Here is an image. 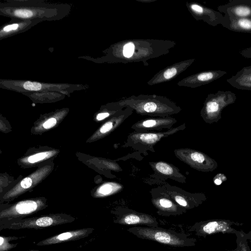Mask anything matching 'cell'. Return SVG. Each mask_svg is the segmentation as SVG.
<instances>
[{
    "instance_id": "14",
    "label": "cell",
    "mask_w": 251,
    "mask_h": 251,
    "mask_svg": "<svg viewBox=\"0 0 251 251\" xmlns=\"http://www.w3.org/2000/svg\"><path fill=\"white\" fill-rule=\"evenodd\" d=\"M94 230L93 228L87 227L66 231L44 239L36 245L48 246L79 240L88 236Z\"/></svg>"
},
{
    "instance_id": "5",
    "label": "cell",
    "mask_w": 251,
    "mask_h": 251,
    "mask_svg": "<svg viewBox=\"0 0 251 251\" xmlns=\"http://www.w3.org/2000/svg\"><path fill=\"white\" fill-rule=\"evenodd\" d=\"M121 106H128L141 115L154 117H169L177 114L181 109L175 104L166 100L157 99L137 100L123 101Z\"/></svg>"
},
{
    "instance_id": "34",
    "label": "cell",
    "mask_w": 251,
    "mask_h": 251,
    "mask_svg": "<svg viewBox=\"0 0 251 251\" xmlns=\"http://www.w3.org/2000/svg\"><path fill=\"white\" fill-rule=\"evenodd\" d=\"M41 251L35 250H28V251Z\"/></svg>"
},
{
    "instance_id": "19",
    "label": "cell",
    "mask_w": 251,
    "mask_h": 251,
    "mask_svg": "<svg viewBox=\"0 0 251 251\" xmlns=\"http://www.w3.org/2000/svg\"><path fill=\"white\" fill-rule=\"evenodd\" d=\"M237 247L233 250H226V251H251L248 240L250 238V232L246 233L242 230H237L235 233Z\"/></svg>"
},
{
    "instance_id": "16",
    "label": "cell",
    "mask_w": 251,
    "mask_h": 251,
    "mask_svg": "<svg viewBox=\"0 0 251 251\" xmlns=\"http://www.w3.org/2000/svg\"><path fill=\"white\" fill-rule=\"evenodd\" d=\"M226 81L237 89L251 90V65L243 67Z\"/></svg>"
},
{
    "instance_id": "15",
    "label": "cell",
    "mask_w": 251,
    "mask_h": 251,
    "mask_svg": "<svg viewBox=\"0 0 251 251\" xmlns=\"http://www.w3.org/2000/svg\"><path fill=\"white\" fill-rule=\"evenodd\" d=\"M218 10L231 19L251 18V4L241 3L239 0H230L219 6Z\"/></svg>"
},
{
    "instance_id": "32",
    "label": "cell",
    "mask_w": 251,
    "mask_h": 251,
    "mask_svg": "<svg viewBox=\"0 0 251 251\" xmlns=\"http://www.w3.org/2000/svg\"><path fill=\"white\" fill-rule=\"evenodd\" d=\"M18 25L16 24H15L10 25H8L7 26H6L5 27H4L3 28V30L5 31H10L11 30L16 29H17L18 28Z\"/></svg>"
},
{
    "instance_id": "23",
    "label": "cell",
    "mask_w": 251,
    "mask_h": 251,
    "mask_svg": "<svg viewBox=\"0 0 251 251\" xmlns=\"http://www.w3.org/2000/svg\"><path fill=\"white\" fill-rule=\"evenodd\" d=\"M134 45L132 43L126 44L123 49V54L126 57H130L133 54L134 50Z\"/></svg>"
},
{
    "instance_id": "4",
    "label": "cell",
    "mask_w": 251,
    "mask_h": 251,
    "mask_svg": "<svg viewBox=\"0 0 251 251\" xmlns=\"http://www.w3.org/2000/svg\"><path fill=\"white\" fill-rule=\"evenodd\" d=\"M236 99V94L229 90H219L216 93L210 94L204 102L201 116L207 124L216 123L221 119L223 110L234 103Z\"/></svg>"
},
{
    "instance_id": "1",
    "label": "cell",
    "mask_w": 251,
    "mask_h": 251,
    "mask_svg": "<svg viewBox=\"0 0 251 251\" xmlns=\"http://www.w3.org/2000/svg\"><path fill=\"white\" fill-rule=\"evenodd\" d=\"M127 231L136 237L174 247H190L196 245L197 240L184 233L158 227L133 226Z\"/></svg>"
},
{
    "instance_id": "6",
    "label": "cell",
    "mask_w": 251,
    "mask_h": 251,
    "mask_svg": "<svg viewBox=\"0 0 251 251\" xmlns=\"http://www.w3.org/2000/svg\"><path fill=\"white\" fill-rule=\"evenodd\" d=\"M152 188L156 191L167 196L186 210L199 206L207 199L203 193H192L176 186L170 185L165 181Z\"/></svg>"
},
{
    "instance_id": "2",
    "label": "cell",
    "mask_w": 251,
    "mask_h": 251,
    "mask_svg": "<svg viewBox=\"0 0 251 251\" xmlns=\"http://www.w3.org/2000/svg\"><path fill=\"white\" fill-rule=\"evenodd\" d=\"M186 127V124L183 123L165 131L149 132L134 131L128 134L123 147H129L142 153L147 151L154 152V146L162 139L182 131Z\"/></svg>"
},
{
    "instance_id": "7",
    "label": "cell",
    "mask_w": 251,
    "mask_h": 251,
    "mask_svg": "<svg viewBox=\"0 0 251 251\" xmlns=\"http://www.w3.org/2000/svg\"><path fill=\"white\" fill-rule=\"evenodd\" d=\"M174 152L179 160L198 171L212 172L218 167L214 159L199 151L185 148L176 149Z\"/></svg>"
},
{
    "instance_id": "25",
    "label": "cell",
    "mask_w": 251,
    "mask_h": 251,
    "mask_svg": "<svg viewBox=\"0 0 251 251\" xmlns=\"http://www.w3.org/2000/svg\"><path fill=\"white\" fill-rule=\"evenodd\" d=\"M14 14L21 18H28L33 15V12L27 9H18L14 11Z\"/></svg>"
},
{
    "instance_id": "10",
    "label": "cell",
    "mask_w": 251,
    "mask_h": 251,
    "mask_svg": "<svg viewBox=\"0 0 251 251\" xmlns=\"http://www.w3.org/2000/svg\"><path fill=\"white\" fill-rule=\"evenodd\" d=\"M153 174L151 175V178L164 182L165 180L171 179L181 183H185L187 178L180 172V170L172 164L164 161H151L149 162Z\"/></svg>"
},
{
    "instance_id": "9",
    "label": "cell",
    "mask_w": 251,
    "mask_h": 251,
    "mask_svg": "<svg viewBox=\"0 0 251 251\" xmlns=\"http://www.w3.org/2000/svg\"><path fill=\"white\" fill-rule=\"evenodd\" d=\"M116 218L114 223L123 225H141L158 227L156 219L151 215L137 212L126 207L117 208L114 212Z\"/></svg>"
},
{
    "instance_id": "28",
    "label": "cell",
    "mask_w": 251,
    "mask_h": 251,
    "mask_svg": "<svg viewBox=\"0 0 251 251\" xmlns=\"http://www.w3.org/2000/svg\"><path fill=\"white\" fill-rule=\"evenodd\" d=\"M239 52L245 58H251V47L243 49L240 50Z\"/></svg>"
},
{
    "instance_id": "26",
    "label": "cell",
    "mask_w": 251,
    "mask_h": 251,
    "mask_svg": "<svg viewBox=\"0 0 251 251\" xmlns=\"http://www.w3.org/2000/svg\"><path fill=\"white\" fill-rule=\"evenodd\" d=\"M227 180L226 176L222 173L217 174L213 179V183L216 185H220L223 182Z\"/></svg>"
},
{
    "instance_id": "21",
    "label": "cell",
    "mask_w": 251,
    "mask_h": 251,
    "mask_svg": "<svg viewBox=\"0 0 251 251\" xmlns=\"http://www.w3.org/2000/svg\"><path fill=\"white\" fill-rule=\"evenodd\" d=\"M18 238L15 236H2L0 237V251H8L15 248L17 244H10L9 241L16 240Z\"/></svg>"
},
{
    "instance_id": "13",
    "label": "cell",
    "mask_w": 251,
    "mask_h": 251,
    "mask_svg": "<svg viewBox=\"0 0 251 251\" xmlns=\"http://www.w3.org/2000/svg\"><path fill=\"white\" fill-rule=\"evenodd\" d=\"M33 200L20 201L11 208L0 212V220L22 219L40 209L42 203Z\"/></svg>"
},
{
    "instance_id": "12",
    "label": "cell",
    "mask_w": 251,
    "mask_h": 251,
    "mask_svg": "<svg viewBox=\"0 0 251 251\" xmlns=\"http://www.w3.org/2000/svg\"><path fill=\"white\" fill-rule=\"evenodd\" d=\"M177 122L176 119L171 117H152L139 120L132 125L131 127L137 132L161 131L164 129H171Z\"/></svg>"
},
{
    "instance_id": "17",
    "label": "cell",
    "mask_w": 251,
    "mask_h": 251,
    "mask_svg": "<svg viewBox=\"0 0 251 251\" xmlns=\"http://www.w3.org/2000/svg\"><path fill=\"white\" fill-rule=\"evenodd\" d=\"M224 27L235 32L251 33V18L231 19L224 15Z\"/></svg>"
},
{
    "instance_id": "29",
    "label": "cell",
    "mask_w": 251,
    "mask_h": 251,
    "mask_svg": "<svg viewBox=\"0 0 251 251\" xmlns=\"http://www.w3.org/2000/svg\"><path fill=\"white\" fill-rule=\"evenodd\" d=\"M56 123V120L51 118L48 120L43 124V127L46 129H49L53 127Z\"/></svg>"
},
{
    "instance_id": "24",
    "label": "cell",
    "mask_w": 251,
    "mask_h": 251,
    "mask_svg": "<svg viewBox=\"0 0 251 251\" xmlns=\"http://www.w3.org/2000/svg\"><path fill=\"white\" fill-rule=\"evenodd\" d=\"M48 154L49 152H47L38 153L29 157L28 158V161L30 163H33L44 159L46 157H47Z\"/></svg>"
},
{
    "instance_id": "11",
    "label": "cell",
    "mask_w": 251,
    "mask_h": 251,
    "mask_svg": "<svg viewBox=\"0 0 251 251\" xmlns=\"http://www.w3.org/2000/svg\"><path fill=\"white\" fill-rule=\"evenodd\" d=\"M150 194L151 202L159 215L176 216L183 214L187 211L169 197L156 191L153 188L151 190Z\"/></svg>"
},
{
    "instance_id": "31",
    "label": "cell",
    "mask_w": 251,
    "mask_h": 251,
    "mask_svg": "<svg viewBox=\"0 0 251 251\" xmlns=\"http://www.w3.org/2000/svg\"><path fill=\"white\" fill-rule=\"evenodd\" d=\"M110 116L108 112H103L99 113L97 115L96 119L98 121L102 120Z\"/></svg>"
},
{
    "instance_id": "20",
    "label": "cell",
    "mask_w": 251,
    "mask_h": 251,
    "mask_svg": "<svg viewBox=\"0 0 251 251\" xmlns=\"http://www.w3.org/2000/svg\"><path fill=\"white\" fill-rule=\"evenodd\" d=\"M124 188L122 184L117 182H108L103 184L99 189L101 196H105L118 193Z\"/></svg>"
},
{
    "instance_id": "3",
    "label": "cell",
    "mask_w": 251,
    "mask_h": 251,
    "mask_svg": "<svg viewBox=\"0 0 251 251\" xmlns=\"http://www.w3.org/2000/svg\"><path fill=\"white\" fill-rule=\"evenodd\" d=\"M75 218L65 214H51L22 219L0 220V229H41L74 222Z\"/></svg>"
},
{
    "instance_id": "22",
    "label": "cell",
    "mask_w": 251,
    "mask_h": 251,
    "mask_svg": "<svg viewBox=\"0 0 251 251\" xmlns=\"http://www.w3.org/2000/svg\"><path fill=\"white\" fill-rule=\"evenodd\" d=\"M24 88L29 91H38L41 89V84L36 82L26 81L23 85Z\"/></svg>"
},
{
    "instance_id": "30",
    "label": "cell",
    "mask_w": 251,
    "mask_h": 251,
    "mask_svg": "<svg viewBox=\"0 0 251 251\" xmlns=\"http://www.w3.org/2000/svg\"><path fill=\"white\" fill-rule=\"evenodd\" d=\"M32 184V179L29 177H26L24 178L21 182V186L27 189L31 186Z\"/></svg>"
},
{
    "instance_id": "18",
    "label": "cell",
    "mask_w": 251,
    "mask_h": 251,
    "mask_svg": "<svg viewBox=\"0 0 251 251\" xmlns=\"http://www.w3.org/2000/svg\"><path fill=\"white\" fill-rule=\"evenodd\" d=\"M227 74L223 70H210L196 75L192 79L193 83L197 86L207 84L218 79Z\"/></svg>"
},
{
    "instance_id": "8",
    "label": "cell",
    "mask_w": 251,
    "mask_h": 251,
    "mask_svg": "<svg viewBox=\"0 0 251 251\" xmlns=\"http://www.w3.org/2000/svg\"><path fill=\"white\" fill-rule=\"evenodd\" d=\"M242 223L230 220L216 219L196 223L190 230L198 237L205 238L207 236L217 233L235 234L238 230L232 226H242Z\"/></svg>"
},
{
    "instance_id": "33",
    "label": "cell",
    "mask_w": 251,
    "mask_h": 251,
    "mask_svg": "<svg viewBox=\"0 0 251 251\" xmlns=\"http://www.w3.org/2000/svg\"><path fill=\"white\" fill-rule=\"evenodd\" d=\"M250 238L249 239V240H250V242H251V231H250Z\"/></svg>"
},
{
    "instance_id": "27",
    "label": "cell",
    "mask_w": 251,
    "mask_h": 251,
    "mask_svg": "<svg viewBox=\"0 0 251 251\" xmlns=\"http://www.w3.org/2000/svg\"><path fill=\"white\" fill-rule=\"evenodd\" d=\"M177 73V69L173 67L170 68L163 73V78L165 79H169L174 77Z\"/></svg>"
}]
</instances>
